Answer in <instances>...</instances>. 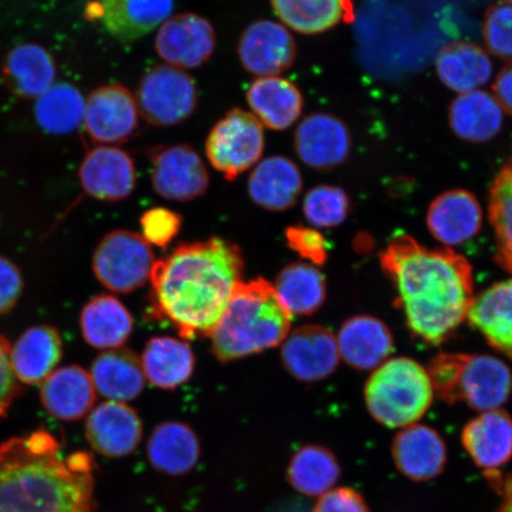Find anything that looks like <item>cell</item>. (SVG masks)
<instances>
[{"label":"cell","instance_id":"cell-1","mask_svg":"<svg viewBox=\"0 0 512 512\" xmlns=\"http://www.w3.org/2000/svg\"><path fill=\"white\" fill-rule=\"evenodd\" d=\"M243 274L245 259L236 243L222 238L183 243L153 266L149 315L174 326L187 341L209 338Z\"/></svg>","mask_w":512,"mask_h":512},{"label":"cell","instance_id":"cell-2","mask_svg":"<svg viewBox=\"0 0 512 512\" xmlns=\"http://www.w3.org/2000/svg\"><path fill=\"white\" fill-rule=\"evenodd\" d=\"M380 264L409 330L421 341L443 344L465 322L476 296L473 268L462 254L396 234L380 254Z\"/></svg>","mask_w":512,"mask_h":512},{"label":"cell","instance_id":"cell-3","mask_svg":"<svg viewBox=\"0 0 512 512\" xmlns=\"http://www.w3.org/2000/svg\"><path fill=\"white\" fill-rule=\"evenodd\" d=\"M94 460L47 431L0 445V512H93Z\"/></svg>","mask_w":512,"mask_h":512},{"label":"cell","instance_id":"cell-4","mask_svg":"<svg viewBox=\"0 0 512 512\" xmlns=\"http://www.w3.org/2000/svg\"><path fill=\"white\" fill-rule=\"evenodd\" d=\"M291 322L290 311L270 281H241L209 336L211 351L222 363L260 354L285 341Z\"/></svg>","mask_w":512,"mask_h":512},{"label":"cell","instance_id":"cell-5","mask_svg":"<svg viewBox=\"0 0 512 512\" xmlns=\"http://www.w3.org/2000/svg\"><path fill=\"white\" fill-rule=\"evenodd\" d=\"M433 390L448 405L480 412L501 408L512 392L510 368L490 355L439 354L427 367Z\"/></svg>","mask_w":512,"mask_h":512},{"label":"cell","instance_id":"cell-6","mask_svg":"<svg viewBox=\"0 0 512 512\" xmlns=\"http://www.w3.org/2000/svg\"><path fill=\"white\" fill-rule=\"evenodd\" d=\"M434 390L427 369L412 358H390L370 375L364 400L371 416L389 428L412 426L430 409Z\"/></svg>","mask_w":512,"mask_h":512},{"label":"cell","instance_id":"cell-7","mask_svg":"<svg viewBox=\"0 0 512 512\" xmlns=\"http://www.w3.org/2000/svg\"><path fill=\"white\" fill-rule=\"evenodd\" d=\"M156 261L155 253L143 235L117 229L106 234L96 247L93 271L107 290L128 294L150 281Z\"/></svg>","mask_w":512,"mask_h":512},{"label":"cell","instance_id":"cell-8","mask_svg":"<svg viewBox=\"0 0 512 512\" xmlns=\"http://www.w3.org/2000/svg\"><path fill=\"white\" fill-rule=\"evenodd\" d=\"M265 144L260 121L251 112L234 108L211 128L206 155L211 166L233 182L260 162Z\"/></svg>","mask_w":512,"mask_h":512},{"label":"cell","instance_id":"cell-9","mask_svg":"<svg viewBox=\"0 0 512 512\" xmlns=\"http://www.w3.org/2000/svg\"><path fill=\"white\" fill-rule=\"evenodd\" d=\"M136 100L147 123L157 127L176 126L196 111V82L183 69L159 64L143 76Z\"/></svg>","mask_w":512,"mask_h":512},{"label":"cell","instance_id":"cell-10","mask_svg":"<svg viewBox=\"0 0 512 512\" xmlns=\"http://www.w3.org/2000/svg\"><path fill=\"white\" fill-rule=\"evenodd\" d=\"M149 160L153 190L164 200L191 202L208 191L210 177L207 166L191 146L153 147Z\"/></svg>","mask_w":512,"mask_h":512},{"label":"cell","instance_id":"cell-11","mask_svg":"<svg viewBox=\"0 0 512 512\" xmlns=\"http://www.w3.org/2000/svg\"><path fill=\"white\" fill-rule=\"evenodd\" d=\"M139 114L137 100L126 87L106 85L89 94L83 125L95 143L123 144L137 133Z\"/></svg>","mask_w":512,"mask_h":512},{"label":"cell","instance_id":"cell-12","mask_svg":"<svg viewBox=\"0 0 512 512\" xmlns=\"http://www.w3.org/2000/svg\"><path fill=\"white\" fill-rule=\"evenodd\" d=\"M341 355L336 335L322 325H302L281 343V362L294 379L313 383L335 373Z\"/></svg>","mask_w":512,"mask_h":512},{"label":"cell","instance_id":"cell-13","mask_svg":"<svg viewBox=\"0 0 512 512\" xmlns=\"http://www.w3.org/2000/svg\"><path fill=\"white\" fill-rule=\"evenodd\" d=\"M238 55L249 74L270 78L293 66L297 59V43L285 25L260 19L242 32Z\"/></svg>","mask_w":512,"mask_h":512},{"label":"cell","instance_id":"cell-14","mask_svg":"<svg viewBox=\"0 0 512 512\" xmlns=\"http://www.w3.org/2000/svg\"><path fill=\"white\" fill-rule=\"evenodd\" d=\"M155 47L157 54L172 67L198 68L214 54L215 29L207 18L200 15L172 16L160 25Z\"/></svg>","mask_w":512,"mask_h":512},{"label":"cell","instance_id":"cell-15","mask_svg":"<svg viewBox=\"0 0 512 512\" xmlns=\"http://www.w3.org/2000/svg\"><path fill=\"white\" fill-rule=\"evenodd\" d=\"M81 187L95 200L121 202L137 184L133 158L115 146L101 145L89 151L79 169Z\"/></svg>","mask_w":512,"mask_h":512},{"label":"cell","instance_id":"cell-16","mask_svg":"<svg viewBox=\"0 0 512 512\" xmlns=\"http://www.w3.org/2000/svg\"><path fill=\"white\" fill-rule=\"evenodd\" d=\"M351 138L347 125L335 115H307L294 133V150L303 163L318 171H330L350 155Z\"/></svg>","mask_w":512,"mask_h":512},{"label":"cell","instance_id":"cell-17","mask_svg":"<svg viewBox=\"0 0 512 512\" xmlns=\"http://www.w3.org/2000/svg\"><path fill=\"white\" fill-rule=\"evenodd\" d=\"M142 437V420L126 402L106 401L88 414L86 438L102 456L126 457L136 451Z\"/></svg>","mask_w":512,"mask_h":512},{"label":"cell","instance_id":"cell-18","mask_svg":"<svg viewBox=\"0 0 512 512\" xmlns=\"http://www.w3.org/2000/svg\"><path fill=\"white\" fill-rule=\"evenodd\" d=\"M433 238L447 248L475 239L483 227V210L472 192L453 189L430 204L426 217Z\"/></svg>","mask_w":512,"mask_h":512},{"label":"cell","instance_id":"cell-19","mask_svg":"<svg viewBox=\"0 0 512 512\" xmlns=\"http://www.w3.org/2000/svg\"><path fill=\"white\" fill-rule=\"evenodd\" d=\"M392 454L398 470L413 482H427L438 477L447 463L444 439L426 425L403 428L393 441Z\"/></svg>","mask_w":512,"mask_h":512},{"label":"cell","instance_id":"cell-20","mask_svg":"<svg viewBox=\"0 0 512 512\" xmlns=\"http://www.w3.org/2000/svg\"><path fill=\"white\" fill-rule=\"evenodd\" d=\"M336 337L342 360L356 370L379 368L394 349L392 331L381 319L369 315L345 320Z\"/></svg>","mask_w":512,"mask_h":512},{"label":"cell","instance_id":"cell-21","mask_svg":"<svg viewBox=\"0 0 512 512\" xmlns=\"http://www.w3.org/2000/svg\"><path fill=\"white\" fill-rule=\"evenodd\" d=\"M465 451L480 469L498 471L512 458V418L503 409L483 412L462 432Z\"/></svg>","mask_w":512,"mask_h":512},{"label":"cell","instance_id":"cell-22","mask_svg":"<svg viewBox=\"0 0 512 512\" xmlns=\"http://www.w3.org/2000/svg\"><path fill=\"white\" fill-rule=\"evenodd\" d=\"M303 191V177L290 158L272 156L256 164L248 179V195L262 209L280 213L291 209Z\"/></svg>","mask_w":512,"mask_h":512},{"label":"cell","instance_id":"cell-23","mask_svg":"<svg viewBox=\"0 0 512 512\" xmlns=\"http://www.w3.org/2000/svg\"><path fill=\"white\" fill-rule=\"evenodd\" d=\"M41 401L55 419L76 421L93 411L96 389L91 374L80 366L57 369L42 382Z\"/></svg>","mask_w":512,"mask_h":512},{"label":"cell","instance_id":"cell-24","mask_svg":"<svg viewBox=\"0 0 512 512\" xmlns=\"http://www.w3.org/2000/svg\"><path fill=\"white\" fill-rule=\"evenodd\" d=\"M2 76L5 86L17 98L37 100L55 85L56 63L42 46L19 44L5 56Z\"/></svg>","mask_w":512,"mask_h":512},{"label":"cell","instance_id":"cell-25","mask_svg":"<svg viewBox=\"0 0 512 512\" xmlns=\"http://www.w3.org/2000/svg\"><path fill=\"white\" fill-rule=\"evenodd\" d=\"M174 8L175 0H101L100 19L115 40L131 43L162 25Z\"/></svg>","mask_w":512,"mask_h":512},{"label":"cell","instance_id":"cell-26","mask_svg":"<svg viewBox=\"0 0 512 512\" xmlns=\"http://www.w3.org/2000/svg\"><path fill=\"white\" fill-rule=\"evenodd\" d=\"M60 332L53 326H32L10 350V362L17 381L42 383L55 371L62 358Z\"/></svg>","mask_w":512,"mask_h":512},{"label":"cell","instance_id":"cell-27","mask_svg":"<svg viewBox=\"0 0 512 512\" xmlns=\"http://www.w3.org/2000/svg\"><path fill=\"white\" fill-rule=\"evenodd\" d=\"M246 99L254 117L274 131L291 127L304 107L298 87L279 76L255 79L248 87Z\"/></svg>","mask_w":512,"mask_h":512},{"label":"cell","instance_id":"cell-28","mask_svg":"<svg viewBox=\"0 0 512 512\" xmlns=\"http://www.w3.org/2000/svg\"><path fill=\"white\" fill-rule=\"evenodd\" d=\"M147 456L153 467L169 476H184L195 469L201 444L192 428L181 421H164L147 441Z\"/></svg>","mask_w":512,"mask_h":512},{"label":"cell","instance_id":"cell-29","mask_svg":"<svg viewBox=\"0 0 512 512\" xmlns=\"http://www.w3.org/2000/svg\"><path fill=\"white\" fill-rule=\"evenodd\" d=\"M95 389L108 401L136 400L146 383L142 360L128 348L106 350L91 368Z\"/></svg>","mask_w":512,"mask_h":512},{"label":"cell","instance_id":"cell-30","mask_svg":"<svg viewBox=\"0 0 512 512\" xmlns=\"http://www.w3.org/2000/svg\"><path fill=\"white\" fill-rule=\"evenodd\" d=\"M83 338L99 350L123 348L131 337L134 320L131 312L110 294L94 297L83 307L80 316Z\"/></svg>","mask_w":512,"mask_h":512},{"label":"cell","instance_id":"cell-31","mask_svg":"<svg viewBox=\"0 0 512 512\" xmlns=\"http://www.w3.org/2000/svg\"><path fill=\"white\" fill-rule=\"evenodd\" d=\"M466 319L492 348L512 358V279L475 297Z\"/></svg>","mask_w":512,"mask_h":512},{"label":"cell","instance_id":"cell-32","mask_svg":"<svg viewBox=\"0 0 512 512\" xmlns=\"http://www.w3.org/2000/svg\"><path fill=\"white\" fill-rule=\"evenodd\" d=\"M146 381L163 390H175L187 383L196 366L190 344L169 336L152 337L142 358Z\"/></svg>","mask_w":512,"mask_h":512},{"label":"cell","instance_id":"cell-33","mask_svg":"<svg viewBox=\"0 0 512 512\" xmlns=\"http://www.w3.org/2000/svg\"><path fill=\"white\" fill-rule=\"evenodd\" d=\"M448 121L456 136L465 142L486 143L501 132L503 111L495 96L477 89L452 101Z\"/></svg>","mask_w":512,"mask_h":512},{"label":"cell","instance_id":"cell-34","mask_svg":"<svg viewBox=\"0 0 512 512\" xmlns=\"http://www.w3.org/2000/svg\"><path fill=\"white\" fill-rule=\"evenodd\" d=\"M435 69L441 82L460 94L477 91L492 76L489 55L477 44L464 41L453 42L440 50Z\"/></svg>","mask_w":512,"mask_h":512},{"label":"cell","instance_id":"cell-35","mask_svg":"<svg viewBox=\"0 0 512 512\" xmlns=\"http://www.w3.org/2000/svg\"><path fill=\"white\" fill-rule=\"evenodd\" d=\"M275 16L299 34L316 35L354 21L351 0H271Z\"/></svg>","mask_w":512,"mask_h":512},{"label":"cell","instance_id":"cell-36","mask_svg":"<svg viewBox=\"0 0 512 512\" xmlns=\"http://www.w3.org/2000/svg\"><path fill=\"white\" fill-rule=\"evenodd\" d=\"M273 286L291 315L300 317L315 315L324 305L328 293L324 274L309 262H293L285 266Z\"/></svg>","mask_w":512,"mask_h":512},{"label":"cell","instance_id":"cell-37","mask_svg":"<svg viewBox=\"0 0 512 512\" xmlns=\"http://www.w3.org/2000/svg\"><path fill=\"white\" fill-rule=\"evenodd\" d=\"M341 466L329 448L306 445L293 454L287 469L288 482L300 494L323 496L337 484Z\"/></svg>","mask_w":512,"mask_h":512},{"label":"cell","instance_id":"cell-38","mask_svg":"<svg viewBox=\"0 0 512 512\" xmlns=\"http://www.w3.org/2000/svg\"><path fill=\"white\" fill-rule=\"evenodd\" d=\"M85 106L78 88L68 83L54 85L37 99V123L51 134L72 133L83 124Z\"/></svg>","mask_w":512,"mask_h":512},{"label":"cell","instance_id":"cell-39","mask_svg":"<svg viewBox=\"0 0 512 512\" xmlns=\"http://www.w3.org/2000/svg\"><path fill=\"white\" fill-rule=\"evenodd\" d=\"M489 219L496 236L499 265L512 259V159L498 172L491 185Z\"/></svg>","mask_w":512,"mask_h":512},{"label":"cell","instance_id":"cell-40","mask_svg":"<svg viewBox=\"0 0 512 512\" xmlns=\"http://www.w3.org/2000/svg\"><path fill=\"white\" fill-rule=\"evenodd\" d=\"M349 213V196L335 185H317L304 197L303 214L312 227L336 228L348 219Z\"/></svg>","mask_w":512,"mask_h":512},{"label":"cell","instance_id":"cell-41","mask_svg":"<svg viewBox=\"0 0 512 512\" xmlns=\"http://www.w3.org/2000/svg\"><path fill=\"white\" fill-rule=\"evenodd\" d=\"M483 36L492 55L512 62V4H495L486 10Z\"/></svg>","mask_w":512,"mask_h":512},{"label":"cell","instance_id":"cell-42","mask_svg":"<svg viewBox=\"0 0 512 512\" xmlns=\"http://www.w3.org/2000/svg\"><path fill=\"white\" fill-rule=\"evenodd\" d=\"M182 216L168 208H151L140 217L143 238L150 245L164 248L177 238L182 229Z\"/></svg>","mask_w":512,"mask_h":512},{"label":"cell","instance_id":"cell-43","mask_svg":"<svg viewBox=\"0 0 512 512\" xmlns=\"http://www.w3.org/2000/svg\"><path fill=\"white\" fill-rule=\"evenodd\" d=\"M285 236L288 247L309 264L323 266L328 261V245L317 229L291 226L285 230Z\"/></svg>","mask_w":512,"mask_h":512},{"label":"cell","instance_id":"cell-44","mask_svg":"<svg viewBox=\"0 0 512 512\" xmlns=\"http://www.w3.org/2000/svg\"><path fill=\"white\" fill-rule=\"evenodd\" d=\"M24 288L21 271L14 262L0 255V316L17 305Z\"/></svg>","mask_w":512,"mask_h":512},{"label":"cell","instance_id":"cell-45","mask_svg":"<svg viewBox=\"0 0 512 512\" xmlns=\"http://www.w3.org/2000/svg\"><path fill=\"white\" fill-rule=\"evenodd\" d=\"M313 512H370L366 499L351 488H338L320 496Z\"/></svg>","mask_w":512,"mask_h":512},{"label":"cell","instance_id":"cell-46","mask_svg":"<svg viewBox=\"0 0 512 512\" xmlns=\"http://www.w3.org/2000/svg\"><path fill=\"white\" fill-rule=\"evenodd\" d=\"M10 344L0 336V418L8 412L19 394V386L10 362Z\"/></svg>","mask_w":512,"mask_h":512},{"label":"cell","instance_id":"cell-47","mask_svg":"<svg viewBox=\"0 0 512 512\" xmlns=\"http://www.w3.org/2000/svg\"><path fill=\"white\" fill-rule=\"evenodd\" d=\"M492 89L502 110L512 115V64L499 72Z\"/></svg>","mask_w":512,"mask_h":512},{"label":"cell","instance_id":"cell-48","mask_svg":"<svg viewBox=\"0 0 512 512\" xmlns=\"http://www.w3.org/2000/svg\"><path fill=\"white\" fill-rule=\"evenodd\" d=\"M492 488L502 496V505L497 512H512V475L503 477L499 471L486 472Z\"/></svg>","mask_w":512,"mask_h":512},{"label":"cell","instance_id":"cell-49","mask_svg":"<svg viewBox=\"0 0 512 512\" xmlns=\"http://www.w3.org/2000/svg\"><path fill=\"white\" fill-rule=\"evenodd\" d=\"M499 266H501L503 270L512 274V259L502 262V264H499Z\"/></svg>","mask_w":512,"mask_h":512},{"label":"cell","instance_id":"cell-50","mask_svg":"<svg viewBox=\"0 0 512 512\" xmlns=\"http://www.w3.org/2000/svg\"><path fill=\"white\" fill-rule=\"evenodd\" d=\"M505 3L512 4V0H504Z\"/></svg>","mask_w":512,"mask_h":512}]
</instances>
